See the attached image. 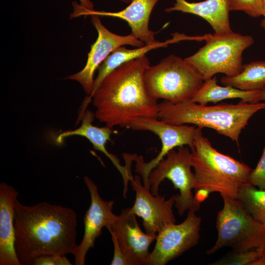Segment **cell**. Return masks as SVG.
Segmentation results:
<instances>
[{"label":"cell","mask_w":265,"mask_h":265,"mask_svg":"<svg viewBox=\"0 0 265 265\" xmlns=\"http://www.w3.org/2000/svg\"><path fill=\"white\" fill-rule=\"evenodd\" d=\"M15 247L21 265L41 256L72 253L77 245V215L73 209L43 201L15 203Z\"/></svg>","instance_id":"cell-1"},{"label":"cell","mask_w":265,"mask_h":265,"mask_svg":"<svg viewBox=\"0 0 265 265\" xmlns=\"http://www.w3.org/2000/svg\"><path fill=\"white\" fill-rule=\"evenodd\" d=\"M150 65L145 54L122 64L106 76L90 98L100 122L111 128H129L137 118H158V101L150 95L144 80Z\"/></svg>","instance_id":"cell-2"},{"label":"cell","mask_w":265,"mask_h":265,"mask_svg":"<svg viewBox=\"0 0 265 265\" xmlns=\"http://www.w3.org/2000/svg\"><path fill=\"white\" fill-rule=\"evenodd\" d=\"M265 109V103H222L208 106L187 101L178 104L167 101L158 103V118L167 123L181 125L192 124L208 128L228 137L238 145L241 131L257 112Z\"/></svg>","instance_id":"cell-3"},{"label":"cell","mask_w":265,"mask_h":265,"mask_svg":"<svg viewBox=\"0 0 265 265\" xmlns=\"http://www.w3.org/2000/svg\"><path fill=\"white\" fill-rule=\"evenodd\" d=\"M197 127L191 162L194 171V190L204 189L237 199L239 187L249 183L252 169L245 163L218 151Z\"/></svg>","instance_id":"cell-4"},{"label":"cell","mask_w":265,"mask_h":265,"mask_svg":"<svg viewBox=\"0 0 265 265\" xmlns=\"http://www.w3.org/2000/svg\"><path fill=\"white\" fill-rule=\"evenodd\" d=\"M144 80L152 98L173 104L191 100L204 82L185 59L174 54L150 65L144 72Z\"/></svg>","instance_id":"cell-5"},{"label":"cell","mask_w":265,"mask_h":265,"mask_svg":"<svg viewBox=\"0 0 265 265\" xmlns=\"http://www.w3.org/2000/svg\"><path fill=\"white\" fill-rule=\"evenodd\" d=\"M205 46L185 60L200 75L204 81L221 73L232 77L242 70V53L254 43L250 35L233 31L209 34Z\"/></svg>","instance_id":"cell-6"},{"label":"cell","mask_w":265,"mask_h":265,"mask_svg":"<svg viewBox=\"0 0 265 265\" xmlns=\"http://www.w3.org/2000/svg\"><path fill=\"white\" fill-rule=\"evenodd\" d=\"M221 196L223 207L216 220L217 240L206 254H212L225 247L237 251L262 248L265 244V225L257 220L237 199Z\"/></svg>","instance_id":"cell-7"},{"label":"cell","mask_w":265,"mask_h":265,"mask_svg":"<svg viewBox=\"0 0 265 265\" xmlns=\"http://www.w3.org/2000/svg\"><path fill=\"white\" fill-rule=\"evenodd\" d=\"M151 172L149 176V186L153 195H158L159 186L165 179L170 180L179 194L175 195V206L180 216L186 211L195 212L199 210L200 205L194 200L192 190L195 178L191 171V151L187 147H178L168 153Z\"/></svg>","instance_id":"cell-8"},{"label":"cell","mask_w":265,"mask_h":265,"mask_svg":"<svg viewBox=\"0 0 265 265\" xmlns=\"http://www.w3.org/2000/svg\"><path fill=\"white\" fill-rule=\"evenodd\" d=\"M129 128L134 131L151 132L158 136L161 142L160 152L148 162L144 161L142 156L134 154L133 161L136 162L135 171L140 174L143 185L149 189L148 180L151 172L175 147L187 145L192 148L197 132L195 126L172 125L158 120V118H137L131 123Z\"/></svg>","instance_id":"cell-9"},{"label":"cell","mask_w":265,"mask_h":265,"mask_svg":"<svg viewBox=\"0 0 265 265\" xmlns=\"http://www.w3.org/2000/svg\"><path fill=\"white\" fill-rule=\"evenodd\" d=\"M201 218L196 212L188 211L185 220L165 226L158 233L154 248L146 265H164L197 244Z\"/></svg>","instance_id":"cell-10"},{"label":"cell","mask_w":265,"mask_h":265,"mask_svg":"<svg viewBox=\"0 0 265 265\" xmlns=\"http://www.w3.org/2000/svg\"><path fill=\"white\" fill-rule=\"evenodd\" d=\"M99 16L91 15V22L98 32L96 41L91 46L86 64L80 72L67 77L65 79L75 80L82 87L87 95L90 96L94 86V75L97 69L104 60L115 49L124 45L136 48L145 44L132 33L120 35L113 33L102 24Z\"/></svg>","instance_id":"cell-11"},{"label":"cell","mask_w":265,"mask_h":265,"mask_svg":"<svg viewBox=\"0 0 265 265\" xmlns=\"http://www.w3.org/2000/svg\"><path fill=\"white\" fill-rule=\"evenodd\" d=\"M135 192V199L130 212L142 219L145 232L157 234L165 226L176 222L173 207L175 195L168 199L159 194L153 195L150 189L141 184V176H132L130 180Z\"/></svg>","instance_id":"cell-12"},{"label":"cell","mask_w":265,"mask_h":265,"mask_svg":"<svg viewBox=\"0 0 265 265\" xmlns=\"http://www.w3.org/2000/svg\"><path fill=\"white\" fill-rule=\"evenodd\" d=\"M84 182L90 194L91 203L86 212L83 222L84 231L81 242L77 245L73 254L76 265H84L86 255L94 247L96 239L100 236L102 229L111 228L117 215L112 212L114 201H106L100 196L98 187L88 176L83 177Z\"/></svg>","instance_id":"cell-13"},{"label":"cell","mask_w":265,"mask_h":265,"mask_svg":"<svg viewBox=\"0 0 265 265\" xmlns=\"http://www.w3.org/2000/svg\"><path fill=\"white\" fill-rule=\"evenodd\" d=\"M109 229L116 233L129 265H146L150 245L156 240L157 234L143 232L130 208L122 210Z\"/></svg>","instance_id":"cell-14"},{"label":"cell","mask_w":265,"mask_h":265,"mask_svg":"<svg viewBox=\"0 0 265 265\" xmlns=\"http://www.w3.org/2000/svg\"><path fill=\"white\" fill-rule=\"evenodd\" d=\"M160 0H132L125 8L117 12L91 10L74 1L72 3L74 11L70 16L74 18L82 15H98L122 19L128 23L132 35L145 45H151L159 41L155 39L156 32L149 29V22L154 7Z\"/></svg>","instance_id":"cell-15"},{"label":"cell","mask_w":265,"mask_h":265,"mask_svg":"<svg viewBox=\"0 0 265 265\" xmlns=\"http://www.w3.org/2000/svg\"><path fill=\"white\" fill-rule=\"evenodd\" d=\"M95 117V113L90 110H86L81 119V125L76 129L68 130L60 133L56 137L55 141L57 144H61L65 138L72 136L78 135L87 138L93 145L95 150L104 154L112 162L114 166L122 175L124 182L123 196L126 197L128 190V183L132 176L131 167L133 161V154L123 153V156L126 165L120 164L118 158L114 155L110 154L106 150V142L111 141L110 136L113 132L112 128L107 126L98 127L92 124Z\"/></svg>","instance_id":"cell-16"},{"label":"cell","mask_w":265,"mask_h":265,"mask_svg":"<svg viewBox=\"0 0 265 265\" xmlns=\"http://www.w3.org/2000/svg\"><path fill=\"white\" fill-rule=\"evenodd\" d=\"M18 194L13 186L0 184V265H21L15 247V203Z\"/></svg>","instance_id":"cell-17"},{"label":"cell","mask_w":265,"mask_h":265,"mask_svg":"<svg viewBox=\"0 0 265 265\" xmlns=\"http://www.w3.org/2000/svg\"><path fill=\"white\" fill-rule=\"evenodd\" d=\"M165 11H180L198 16L208 22L216 33L233 31L229 21L228 0H205L197 2L175 0L173 6L166 8Z\"/></svg>","instance_id":"cell-18"},{"label":"cell","mask_w":265,"mask_h":265,"mask_svg":"<svg viewBox=\"0 0 265 265\" xmlns=\"http://www.w3.org/2000/svg\"><path fill=\"white\" fill-rule=\"evenodd\" d=\"M173 37L163 42H158L151 45H145L135 49H128L121 46L114 50L103 62L98 68V74L94 80L93 89L90 96L87 97L83 101L88 105L91 102V97L103 80L110 73L122 64L137 58L146 54L148 52L159 48L167 47L169 44L179 42L183 40H195L196 36H189L184 34L174 33L171 34Z\"/></svg>","instance_id":"cell-19"},{"label":"cell","mask_w":265,"mask_h":265,"mask_svg":"<svg viewBox=\"0 0 265 265\" xmlns=\"http://www.w3.org/2000/svg\"><path fill=\"white\" fill-rule=\"evenodd\" d=\"M229 99H239L244 103L257 104L265 101V90H243L236 87L219 85L216 77L204 81L191 101L202 105L216 103Z\"/></svg>","instance_id":"cell-20"},{"label":"cell","mask_w":265,"mask_h":265,"mask_svg":"<svg viewBox=\"0 0 265 265\" xmlns=\"http://www.w3.org/2000/svg\"><path fill=\"white\" fill-rule=\"evenodd\" d=\"M220 82L243 90H265V61L244 64L239 74L232 77L223 76Z\"/></svg>","instance_id":"cell-21"},{"label":"cell","mask_w":265,"mask_h":265,"mask_svg":"<svg viewBox=\"0 0 265 265\" xmlns=\"http://www.w3.org/2000/svg\"><path fill=\"white\" fill-rule=\"evenodd\" d=\"M237 199L257 220L265 225V190L245 183L239 187Z\"/></svg>","instance_id":"cell-22"},{"label":"cell","mask_w":265,"mask_h":265,"mask_svg":"<svg viewBox=\"0 0 265 265\" xmlns=\"http://www.w3.org/2000/svg\"><path fill=\"white\" fill-rule=\"evenodd\" d=\"M262 256L260 249L256 251H232L211 265H253L254 263Z\"/></svg>","instance_id":"cell-23"},{"label":"cell","mask_w":265,"mask_h":265,"mask_svg":"<svg viewBox=\"0 0 265 265\" xmlns=\"http://www.w3.org/2000/svg\"><path fill=\"white\" fill-rule=\"evenodd\" d=\"M230 11H241L253 18L264 15L263 0H228Z\"/></svg>","instance_id":"cell-24"},{"label":"cell","mask_w":265,"mask_h":265,"mask_svg":"<svg viewBox=\"0 0 265 265\" xmlns=\"http://www.w3.org/2000/svg\"><path fill=\"white\" fill-rule=\"evenodd\" d=\"M249 182L260 189L265 190V146L256 167L250 173Z\"/></svg>","instance_id":"cell-25"},{"label":"cell","mask_w":265,"mask_h":265,"mask_svg":"<svg viewBox=\"0 0 265 265\" xmlns=\"http://www.w3.org/2000/svg\"><path fill=\"white\" fill-rule=\"evenodd\" d=\"M66 256L58 255H43L36 258L32 265H71Z\"/></svg>","instance_id":"cell-26"},{"label":"cell","mask_w":265,"mask_h":265,"mask_svg":"<svg viewBox=\"0 0 265 265\" xmlns=\"http://www.w3.org/2000/svg\"><path fill=\"white\" fill-rule=\"evenodd\" d=\"M109 232L114 246V253L111 265H129V263L121 248L116 233L111 229Z\"/></svg>","instance_id":"cell-27"},{"label":"cell","mask_w":265,"mask_h":265,"mask_svg":"<svg viewBox=\"0 0 265 265\" xmlns=\"http://www.w3.org/2000/svg\"><path fill=\"white\" fill-rule=\"evenodd\" d=\"M210 193L207 190L204 189H198L195 190L194 195L195 203L198 205L203 202L208 197Z\"/></svg>","instance_id":"cell-28"},{"label":"cell","mask_w":265,"mask_h":265,"mask_svg":"<svg viewBox=\"0 0 265 265\" xmlns=\"http://www.w3.org/2000/svg\"><path fill=\"white\" fill-rule=\"evenodd\" d=\"M80 2V4L84 7L89 9H94L93 3L90 0H79Z\"/></svg>","instance_id":"cell-29"},{"label":"cell","mask_w":265,"mask_h":265,"mask_svg":"<svg viewBox=\"0 0 265 265\" xmlns=\"http://www.w3.org/2000/svg\"><path fill=\"white\" fill-rule=\"evenodd\" d=\"M263 2H264V15H263L264 19L261 21L260 25H261V26L264 29H265V0H263Z\"/></svg>","instance_id":"cell-30"},{"label":"cell","mask_w":265,"mask_h":265,"mask_svg":"<svg viewBox=\"0 0 265 265\" xmlns=\"http://www.w3.org/2000/svg\"><path fill=\"white\" fill-rule=\"evenodd\" d=\"M260 249L262 256L265 259V244L262 248H261Z\"/></svg>","instance_id":"cell-31"},{"label":"cell","mask_w":265,"mask_h":265,"mask_svg":"<svg viewBox=\"0 0 265 265\" xmlns=\"http://www.w3.org/2000/svg\"><path fill=\"white\" fill-rule=\"evenodd\" d=\"M121 2L125 3H130L132 0H120Z\"/></svg>","instance_id":"cell-32"}]
</instances>
